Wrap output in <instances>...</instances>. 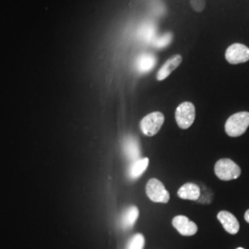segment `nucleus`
<instances>
[{
	"instance_id": "obj_1",
	"label": "nucleus",
	"mask_w": 249,
	"mask_h": 249,
	"mask_svg": "<svg viewBox=\"0 0 249 249\" xmlns=\"http://www.w3.org/2000/svg\"><path fill=\"white\" fill-rule=\"evenodd\" d=\"M249 126V112H239L230 116L225 123V132L232 138L240 137Z\"/></svg>"
},
{
	"instance_id": "obj_2",
	"label": "nucleus",
	"mask_w": 249,
	"mask_h": 249,
	"mask_svg": "<svg viewBox=\"0 0 249 249\" xmlns=\"http://www.w3.org/2000/svg\"><path fill=\"white\" fill-rule=\"evenodd\" d=\"M214 173L219 179L223 181H230L240 177L241 168L233 160L224 158L215 163Z\"/></svg>"
},
{
	"instance_id": "obj_3",
	"label": "nucleus",
	"mask_w": 249,
	"mask_h": 249,
	"mask_svg": "<svg viewBox=\"0 0 249 249\" xmlns=\"http://www.w3.org/2000/svg\"><path fill=\"white\" fill-rule=\"evenodd\" d=\"M196 109L190 102H184L178 106L176 110V121L182 129L189 128L195 121Z\"/></svg>"
},
{
	"instance_id": "obj_4",
	"label": "nucleus",
	"mask_w": 249,
	"mask_h": 249,
	"mask_svg": "<svg viewBox=\"0 0 249 249\" xmlns=\"http://www.w3.org/2000/svg\"><path fill=\"white\" fill-rule=\"evenodd\" d=\"M146 195L153 202L167 203L169 201V192L164 185L157 178H151L146 186Z\"/></svg>"
},
{
	"instance_id": "obj_5",
	"label": "nucleus",
	"mask_w": 249,
	"mask_h": 249,
	"mask_svg": "<svg viewBox=\"0 0 249 249\" xmlns=\"http://www.w3.org/2000/svg\"><path fill=\"white\" fill-rule=\"evenodd\" d=\"M164 123V116L160 112H152L144 116L141 121V130L145 136L152 137L160 131Z\"/></svg>"
},
{
	"instance_id": "obj_6",
	"label": "nucleus",
	"mask_w": 249,
	"mask_h": 249,
	"mask_svg": "<svg viewBox=\"0 0 249 249\" xmlns=\"http://www.w3.org/2000/svg\"><path fill=\"white\" fill-rule=\"evenodd\" d=\"M225 59L231 65L249 61V48L243 44H232L225 52Z\"/></svg>"
},
{
	"instance_id": "obj_7",
	"label": "nucleus",
	"mask_w": 249,
	"mask_h": 249,
	"mask_svg": "<svg viewBox=\"0 0 249 249\" xmlns=\"http://www.w3.org/2000/svg\"><path fill=\"white\" fill-rule=\"evenodd\" d=\"M173 226L184 236H192L197 231V225L184 215H178L172 221Z\"/></svg>"
},
{
	"instance_id": "obj_8",
	"label": "nucleus",
	"mask_w": 249,
	"mask_h": 249,
	"mask_svg": "<svg viewBox=\"0 0 249 249\" xmlns=\"http://www.w3.org/2000/svg\"><path fill=\"white\" fill-rule=\"evenodd\" d=\"M183 57L181 54H174L172 55L170 58H168L165 63L161 66L160 70L157 72L156 75V80L158 81H161L167 79L171 75V73L175 71L178 67L180 66V64L182 63Z\"/></svg>"
},
{
	"instance_id": "obj_9",
	"label": "nucleus",
	"mask_w": 249,
	"mask_h": 249,
	"mask_svg": "<svg viewBox=\"0 0 249 249\" xmlns=\"http://www.w3.org/2000/svg\"><path fill=\"white\" fill-rule=\"evenodd\" d=\"M217 219L219 222L222 223L224 230L229 232L230 234H236L239 229H240V224L236 217L233 214L226 212V211H222L217 215Z\"/></svg>"
},
{
	"instance_id": "obj_10",
	"label": "nucleus",
	"mask_w": 249,
	"mask_h": 249,
	"mask_svg": "<svg viewBox=\"0 0 249 249\" xmlns=\"http://www.w3.org/2000/svg\"><path fill=\"white\" fill-rule=\"evenodd\" d=\"M125 157L132 162L135 160L141 159V148L140 143L136 137L128 136L124 139V144H123Z\"/></svg>"
},
{
	"instance_id": "obj_11",
	"label": "nucleus",
	"mask_w": 249,
	"mask_h": 249,
	"mask_svg": "<svg viewBox=\"0 0 249 249\" xmlns=\"http://www.w3.org/2000/svg\"><path fill=\"white\" fill-rule=\"evenodd\" d=\"M201 195L200 188L194 183H187L178 189V196L186 200H193L196 201Z\"/></svg>"
},
{
	"instance_id": "obj_12",
	"label": "nucleus",
	"mask_w": 249,
	"mask_h": 249,
	"mask_svg": "<svg viewBox=\"0 0 249 249\" xmlns=\"http://www.w3.org/2000/svg\"><path fill=\"white\" fill-rule=\"evenodd\" d=\"M140 215V211L138 207L130 206L126 208L120 219V224L124 229L132 228L137 222Z\"/></svg>"
},
{
	"instance_id": "obj_13",
	"label": "nucleus",
	"mask_w": 249,
	"mask_h": 249,
	"mask_svg": "<svg viewBox=\"0 0 249 249\" xmlns=\"http://www.w3.org/2000/svg\"><path fill=\"white\" fill-rule=\"evenodd\" d=\"M149 162H150V160L147 157L141 158L139 160L133 161L127 171L128 178L132 180H136L140 177H142L144 174V172L148 168Z\"/></svg>"
},
{
	"instance_id": "obj_14",
	"label": "nucleus",
	"mask_w": 249,
	"mask_h": 249,
	"mask_svg": "<svg viewBox=\"0 0 249 249\" xmlns=\"http://www.w3.org/2000/svg\"><path fill=\"white\" fill-rule=\"evenodd\" d=\"M156 63H157V59L152 54L143 53L137 60L136 69L141 73H147L151 71Z\"/></svg>"
},
{
	"instance_id": "obj_15",
	"label": "nucleus",
	"mask_w": 249,
	"mask_h": 249,
	"mask_svg": "<svg viewBox=\"0 0 249 249\" xmlns=\"http://www.w3.org/2000/svg\"><path fill=\"white\" fill-rule=\"evenodd\" d=\"M145 245V238L142 233H136L128 241L125 249H143Z\"/></svg>"
},
{
	"instance_id": "obj_16",
	"label": "nucleus",
	"mask_w": 249,
	"mask_h": 249,
	"mask_svg": "<svg viewBox=\"0 0 249 249\" xmlns=\"http://www.w3.org/2000/svg\"><path fill=\"white\" fill-rule=\"evenodd\" d=\"M172 39H173L172 34H166L162 37H160L157 42H155V46L158 48H163L169 45L170 42H172Z\"/></svg>"
},
{
	"instance_id": "obj_17",
	"label": "nucleus",
	"mask_w": 249,
	"mask_h": 249,
	"mask_svg": "<svg viewBox=\"0 0 249 249\" xmlns=\"http://www.w3.org/2000/svg\"><path fill=\"white\" fill-rule=\"evenodd\" d=\"M190 5L196 12H202L206 8V0H190Z\"/></svg>"
},
{
	"instance_id": "obj_18",
	"label": "nucleus",
	"mask_w": 249,
	"mask_h": 249,
	"mask_svg": "<svg viewBox=\"0 0 249 249\" xmlns=\"http://www.w3.org/2000/svg\"><path fill=\"white\" fill-rule=\"evenodd\" d=\"M245 220H246L247 223H249V210H248V211L246 212V213H245Z\"/></svg>"
},
{
	"instance_id": "obj_19",
	"label": "nucleus",
	"mask_w": 249,
	"mask_h": 249,
	"mask_svg": "<svg viewBox=\"0 0 249 249\" xmlns=\"http://www.w3.org/2000/svg\"><path fill=\"white\" fill-rule=\"evenodd\" d=\"M243 249V248H238V249Z\"/></svg>"
}]
</instances>
